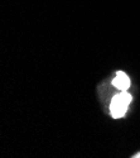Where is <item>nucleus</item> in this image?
<instances>
[{"label":"nucleus","mask_w":140,"mask_h":158,"mask_svg":"<svg viewBox=\"0 0 140 158\" xmlns=\"http://www.w3.org/2000/svg\"><path fill=\"white\" fill-rule=\"evenodd\" d=\"M130 102H131V95L128 94L126 91H121L120 94L114 96L111 105H110V111H111L112 118L119 119V118L124 116Z\"/></svg>","instance_id":"f257e3e1"},{"label":"nucleus","mask_w":140,"mask_h":158,"mask_svg":"<svg viewBox=\"0 0 140 158\" xmlns=\"http://www.w3.org/2000/svg\"><path fill=\"white\" fill-rule=\"evenodd\" d=\"M112 85L115 87H118L119 90H121V91H126L129 89V86H130V78L128 77V75H126V73L120 71V72L116 73V77L114 78Z\"/></svg>","instance_id":"f03ea898"},{"label":"nucleus","mask_w":140,"mask_h":158,"mask_svg":"<svg viewBox=\"0 0 140 158\" xmlns=\"http://www.w3.org/2000/svg\"><path fill=\"white\" fill-rule=\"evenodd\" d=\"M134 157H135V158H140V153H138V154H136V156H134Z\"/></svg>","instance_id":"7ed1b4c3"}]
</instances>
